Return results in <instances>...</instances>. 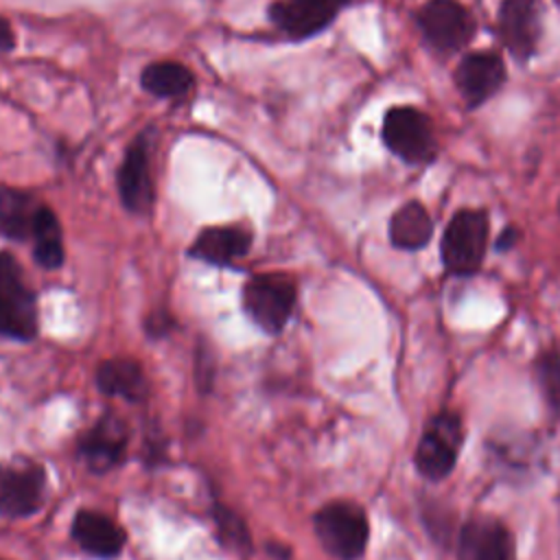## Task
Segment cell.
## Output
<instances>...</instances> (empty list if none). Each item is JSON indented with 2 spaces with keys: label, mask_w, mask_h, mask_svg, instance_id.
Instances as JSON below:
<instances>
[{
  "label": "cell",
  "mask_w": 560,
  "mask_h": 560,
  "mask_svg": "<svg viewBox=\"0 0 560 560\" xmlns=\"http://www.w3.org/2000/svg\"><path fill=\"white\" fill-rule=\"evenodd\" d=\"M518 238H521L518 228H516V225H505V228L501 230V234L497 236L494 247H497V252H508V249H512V247L518 243Z\"/></svg>",
  "instance_id": "cell-25"
},
{
  "label": "cell",
  "mask_w": 560,
  "mask_h": 560,
  "mask_svg": "<svg viewBox=\"0 0 560 560\" xmlns=\"http://www.w3.org/2000/svg\"><path fill=\"white\" fill-rule=\"evenodd\" d=\"M140 83L147 92L162 96V98H175V96H184L186 92H190L195 77L192 72L175 61H158V63H149L142 70Z\"/></svg>",
  "instance_id": "cell-21"
},
{
  "label": "cell",
  "mask_w": 560,
  "mask_h": 560,
  "mask_svg": "<svg viewBox=\"0 0 560 560\" xmlns=\"http://www.w3.org/2000/svg\"><path fill=\"white\" fill-rule=\"evenodd\" d=\"M118 195L122 206L133 214H147L153 206V179L149 166V140L147 133L138 136L125 151L118 168Z\"/></svg>",
  "instance_id": "cell-14"
},
{
  "label": "cell",
  "mask_w": 560,
  "mask_h": 560,
  "mask_svg": "<svg viewBox=\"0 0 560 560\" xmlns=\"http://www.w3.org/2000/svg\"><path fill=\"white\" fill-rule=\"evenodd\" d=\"M313 529L324 551L337 560H359L370 540L365 510L352 501H330L313 516Z\"/></svg>",
  "instance_id": "cell-4"
},
{
  "label": "cell",
  "mask_w": 560,
  "mask_h": 560,
  "mask_svg": "<svg viewBox=\"0 0 560 560\" xmlns=\"http://www.w3.org/2000/svg\"><path fill=\"white\" fill-rule=\"evenodd\" d=\"M508 83L505 59L494 48L464 50L453 70V85L466 109L475 112L494 98Z\"/></svg>",
  "instance_id": "cell-9"
},
{
  "label": "cell",
  "mask_w": 560,
  "mask_h": 560,
  "mask_svg": "<svg viewBox=\"0 0 560 560\" xmlns=\"http://www.w3.org/2000/svg\"><path fill=\"white\" fill-rule=\"evenodd\" d=\"M383 147L411 168H427L438 160L440 144L431 116L416 105H392L381 122Z\"/></svg>",
  "instance_id": "cell-2"
},
{
  "label": "cell",
  "mask_w": 560,
  "mask_h": 560,
  "mask_svg": "<svg viewBox=\"0 0 560 560\" xmlns=\"http://www.w3.org/2000/svg\"><path fill=\"white\" fill-rule=\"evenodd\" d=\"M171 326H173V319L168 317V313H155L147 319V332L153 335V337L166 335Z\"/></svg>",
  "instance_id": "cell-24"
},
{
  "label": "cell",
  "mask_w": 560,
  "mask_h": 560,
  "mask_svg": "<svg viewBox=\"0 0 560 560\" xmlns=\"http://www.w3.org/2000/svg\"><path fill=\"white\" fill-rule=\"evenodd\" d=\"M252 247V234L241 225H212L197 234L188 254L203 262L228 267Z\"/></svg>",
  "instance_id": "cell-16"
},
{
  "label": "cell",
  "mask_w": 560,
  "mask_h": 560,
  "mask_svg": "<svg viewBox=\"0 0 560 560\" xmlns=\"http://www.w3.org/2000/svg\"><path fill=\"white\" fill-rule=\"evenodd\" d=\"M464 442V422L457 411H438L418 440L413 464L416 470L429 481H442L457 464Z\"/></svg>",
  "instance_id": "cell-6"
},
{
  "label": "cell",
  "mask_w": 560,
  "mask_h": 560,
  "mask_svg": "<svg viewBox=\"0 0 560 560\" xmlns=\"http://www.w3.org/2000/svg\"><path fill=\"white\" fill-rule=\"evenodd\" d=\"M534 378L547 407L560 413V352L547 348L534 359Z\"/></svg>",
  "instance_id": "cell-22"
},
{
  "label": "cell",
  "mask_w": 560,
  "mask_h": 560,
  "mask_svg": "<svg viewBox=\"0 0 560 560\" xmlns=\"http://www.w3.org/2000/svg\"><path fill=\"white\" fill-rule=\"evenodd\" d=\"M558 214H560V199H558Z\"/></svg>",
  "instance_id": "cell-27"
},
{
  "label": "cell",
  "mask_w": 560,
  "mask_h": 560,
  "mask_svg": "<svg viewBox=\"0 0 560 560\" xmlns=\"http://www.w3.org/2000/svg\"><path fill=\"white\" fill-rule=\"evenodd\" d=\"M433 219L427 206L418 199H409L394 210L387 223L389 243L402 252H420L433 238Z\"/></svg>",
  "instance_id": "cell-17"
},
{
  "label": "cell",
  "mask_w": 560,
  "mask_h": 560,
  "mask_svg": "<svg viewBox=\"0 0 560 560\" xmlns=\"http://www.w3.org/2000/svg\"><path fill=\"white\" fill-rule=\"evenodd\" d=\"M37 208L28 192L0 186V234L13 241H26L33 234Z\"/></svg>",
  "instance_id": "cell-19"
},
{
  "label": "cell",
  "mask_w": 560,
  "mask_h": 560,
  "mask_svg": "<svg viewBox=\"0 0 560 560\" xmlns=\"http://www.w3.org/2000/svg\"><path fill=\"white\" fill-rule=\"evenodd\" d=\"M0 335L31 341L37 335V302L11 252H0Z\"/></svg>",
  "instance_id": "cell-7"
},
{
  "label": "cell",
  "mask_w": 560,
  "mask_h": 560,
  "mask_svg": "<svg viewBox=\"0 0 560 560\" xmlns=\"http://www.w3.org/2000/svg\"><path fill=\"white\" fill-rule=\"evenodd\" d=\"M490 243V217L483 208H459L451 214L440 238L442 265L451 276H475Z\"/></svg>",
  "instance_id": "cell-3"
},
{
  "label": "cell",
  "mask_w": 560,
  "mask_h": 560,
  "mask_svg": "<svg viewBox=\"0 0 560 560\" xmlns=\"http://www.w3.org/2000/svg\"><path fill=\"white\" fill-rule=\"evenodd\" d=\"M413 22L422 46L438 59L462 55L477 37V20L459 0H427Z\"/></svg>",
  "instance_id": "cell-1"
},
{
  "label": "cell",
  "mask_w": 560,
  "mask_h": 560,
  "mask_svg": "<svg viewBox=\"0 0 560 560\" xmlns=\"http://www.w3.org/2000/svg\"><path fill=\"white\" fill-rule=\"evenodd\" d=\"M457 560H516V542L505 523L494 516H472L457 534Z\"/></svg>",
  "instance_id": "cell-12"
},
{
  "label": "cell",
  "mask_w": 560,
  "mask_h": 560,
  "mask_svg": "<svg viewBox=\"0 0 560 560\" xmlns=\"http://www.w3.org/2000/svg\"><path fill=\"white\" fill-rule=\"evenodd\" d=\"M15 46V35L4 18H0V52H9Z\"/></svg>",
  "instance_id": "cell-26"
},
{
  "label": "cell",
  "mask_w": 560,
  "mask_h": 560,
  "mask_svg": "<svg viewBox=\"0 0 560 560\" xmlns=\"http://www.w3.org/2000/svg\"><path fill=\"white\" fill-rule=\"evenodd\" d=\"M33 256L39 267L57 269L63 265V238L57 214L48 206H39L33 223Z\"/></svg>",
  "instance_id": "cell-20"
},
{
  "label": "cell",
  "mask_w": 560,
  "mask_h": 560,
  "mask_svg": "<svg viewBox=\"0 0 560 560\" xmlns=\"http://www.w3.org/2000/svg\"><path fill=\"white\" fill-rule=\"evenodd\" d=\"M214 523H217L219 534H221L225 545H230L234 549H241V551H249L252 549V540H249L247 527H245V523L234 512H230L223 505H214Z\"/></svg>",
  "instance_id": "cell-23"
},
{
  "label": "cell",
  "mask_w": 560,
  "mask_h": 560,
  "mask_svg": "<svg viewBox=\"0 0 560 560\" xmlns=\"http://www.w3.org/2000/svg\"><path fill=\"white\" fill-rule=\"evenodd\" d=\"M127 444L129 427L120 416L107 411L79 438L77 453L92 472H107L122 462Z\"/></svg>",
  "instance_id": "cell-13"
},
{
  "label": "cell",
  "mask_w": 560,
  "mask_h": 560,
  "mask_svg": "<svg viewBox=\"0 0 560 560\" xmlns=\"http://www.w3.org/2000/svg\"><path fill=\"white\" fill-rule=\"evenodd\" d=\"M295 284L284 273H256L243 284V311L265 332L284 330L295 306Z\"/></svg>",
  "instance_id": "cell-8"
},
{
  "label": "cell",
  "mask_w": 560,
  "mask_h": 560,
  "mask_svg": "<svg viewBox=\"0 0 560 560\" xmlns=\"http://www.w3.org/2000/svg\"><path fill=\"white\" fill-rule=\"evenodd\" d=\"M352 0H278L269 7V20L289 39H308L328 28Z\"/></svg>",
  "instance_id": "cell-11"
},
{
  "label": "cell",
  "mask_w": 560,
  "mask_h": 560,
  "mask_svg": "<svg viewBox=\"0 0 560 560\" xmlns=\"http://www.w3.org/2000/svg\"><path fill=\"white\" fill-rule=\"evenodd\" d=\"M70 534L85 553L101 560L116 558L127 540L122 527L96 510H79L72 518Z\"/></svg>",
  "instance_id": "cell-15"
},
{
  "label": "cell",
  "mask_w": 560,
  "mask_h": 560,
  "mask_svg": "<svg viewBox=\"0 0 560 560\" xmlns=\"http://www.w3.org/2000/svg\"><path fill=\"white\" fill-rule=\"evenodd\" d=\"M96 387L107 396H120L142 402L149 396V383L142 365L129 357H112L96 368Z\"/></svg>",
  "instance_id": "cell-18"
},
{
  "label": "cell",
  "mask_w": 560,
  "mask_h": 560,
  "mask_svg": "<svg viewBox=\"0 0 560 560\" xmlns=\"http://www.w3.org/2000/svg\"><path fill=\"white\" fill-rule=\"evenodd\" d=\"M545 35V0H501L497 9V37L510 59L527 68L540 50Z\"/></svg>",
  "instance_id": "cell-5"
},
{
  "label": "cell",
  "mask_w": 560,
  "mask_h": 560,
  "mask_svg": "<svg viewBox=\"0 0 560 560\" xmlns=\"http://www.w3.org/2000/svg\"><path fill=\"white\" fill-rule=\"evenodd\" d=\"M46 501V470L28 459L0 462V516L26 518Z\"/></svg>",
  "instance_id": "cell-10"
}]
</instances>
